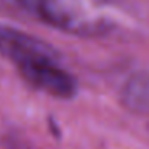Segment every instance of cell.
<instances>
[{
  "label": "cell",
  "mask_w": 149,
  "mask_h": 149,
  "mask_svg": "<svg viewBox=\"0 0 149 149\" xmlns=\"http://www.w3.org/2000/svg\"><path fill=\"white\" fill-rule=\"evenodd\" d=\"M45 24L75 36H101L116 26L114 0H11Z\"/></svg>",
  "instance_id": "1"
},
{
  "label": "cell",
  "mask_w": 149,
  "mask_h": 149,
  "mask_svg": "<svg viewBox=\"0 0 149 149\" xmlns=\"http://www.w3.org/2000/svg\"><path fill=\"white\" fill-rule=\"evenodd\" d=\"M18 71L27 84L55 98L69 100L77 93V80L64 68H61L58 55L27 63L19 66Z\"/></svg>",
  "instance_id": "2"
},
{
  "label": "cell",
  "mask_w": 149,
  "mask_h": 149,
  "mask_svg": "<svg viewBox=\"0 0 149 149\" xmlns=\"http://www.w3.org/2000/svg\"><path fill=\"white\" fill-rule=\"evenodd\" d=\"M0 55L19 68L36 59L55 56L56 52L31 34L10 26H0Z\"/></svg>",
  "instance_id": "3"
},
{
  "label": "cell",
  "mask_w": 149,
  "mask_h": 149,
  "mask_svg": "<svg viewBox=\"0 0 149 149\" xmlns=\"http://www.w3.org/2000/svg\"><path fill=\"white\" fill-rule=\"evenodd\" d=\"M120 98L127 111L141 117H149V71L136 72L127 79Z\"/></svg>",
  "instance_id": "4"
}]
</instances>
